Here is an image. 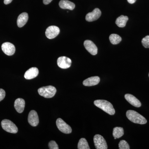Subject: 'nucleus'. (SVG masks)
<instances>
[{
  "label": "nucleus",
  "mask_w": 149,
  "mask_h": 149,
  "mask_svg": "<svg viewBox=\"0 0 149 149\" xmlns=\"http://www.w3.org/2000/svg\"><path fill=\"white\" fill-rule=\"evenodd\" d=\"M94 103L96 107L110 115H113L115 113V110L112 104L107 101L105 100H96L94 101Z\"/></svg>",
  "instance_id": "1"
},
{
  "label": "nucleus",
  "mask_w": 149,
  "mask_h": 149,
  "mask_svg": "<svg viewBox=\"0 0 149 149\" xmlns=\"http://www.w3.org/2000/svg\"><path fill=\"white\" fill-rule=\"evenodd\" d=\"M126 115L128 119L131 122L139 124H145L147 123V120L143 116L135 111H127Z\"/></svg>",
  "instance_id": "2"
},
{
  "label": "nucleus",
  "mask_w": 149,
  "mask_h": 149,
  "mask_svg": "<svg viewBox=\"0 0 149 149\" xmlns=\"http://www.w3.org/2000/svg\"><path fill=\"white\" fill-rule=\"evenodd\" d=\"M38 92L40 95L46 98H51L55 95L56 89L54 86L50 85L39 88Z\"/></svg>",
  "instance_id": "3"
},
{
  "label": "nucleus",
  "mask_w": 149,
  "mask_h": 149,
  "mask_svg": "<svg viewBox=\"0 0 149 149\" xmlns=\"http://www.w3.org/2000/svg\"><path fill=\"white\" fill-rule=\"evenodd\" d=\"M2 127L6 132L11 133H16L18 131V128L16 125L10 120L4 119L1 121Z\"/></svg>",
  "instance_id": "4"
},
{
  "label": "nucleus",
  "mask_w": 149,
  "mask_h": 149,
  "mask_svg": "<svg viewBox=\"0 0 149 149\" xmlns=\"http://www.w3.org/2000/svg\"><path fill=\"white\" fill-rule=\"evenodd\" d=\"M94 143L97 149H107L108 148L106 141L101 135L97 134L94 137Z\"/></svg>",
  "instance_id": "5"
},
{
  "label": "nucleus",
  "mask_w": 149,
  "mask_h": 149,
  "mask_svg": "<svg viewBox=\"0 0 149 149\" xmlns=\"http://www.w3.org/2000/svg\"><path fill=\"white\" fill-rule=\"evenodd\" d=\"M57 127L59 130L65 134H70L72 132L71 127L65 122L61 118H58L56 121Z\"/></svg>",
  "instance_id": "6"
},
{
  "label": "nucleus",
  "mask_w": 149,
  "mask_h": 149,
  "mask_svg": "<svg viewBox=\"0 0 149 149\" xmlns=\"http://www.w3.org/2000/svg\"><path fill=\"white\" fill-rule=\"evenodd\" d=\"M60 33V29L56 26H49L46 29L45 35L48 39H52L56 37Z\"/></svg>",
  "instance_id": "7"
},
{
  "label": "nucleus",
  "mask_w": 149,
  "mask_h": 149,
  "mask_svg": "<svg viewBox=\"0 0 149 149\" xmlns=\"http://www.w3.org/2000/svg\"><path fill=\"white\" fill-rule=\"evenodd\" d=\"M57 63L59 67L62 69H67L71 66L72 61L69 58L65 56H61L58 58Z\"/></svg>",
  "instance_id": "8"
},
{
  "label": "nucleus",
  "mask_w": 149,
  "mask_h": 149,
  "mask_svg": "<svg viewBox=\"0 0 149 149\" xmlns=\"http://www.w3.org/2000/svg\"><path fill=\"white\" fill-rule=\"evenodd\" d=\"M1 49L3 52L8 56L13 55L15 53V47L12 43H4L2 45Z\"/></svg>",
  "instance_id": "9"
},
{
  "label": "nucleus",
  "mask_w": 149,
  "mask_h": 149,
  "mask_svg": "<svg viewBox=\"0 0 149 149\" xmlns=\"http://www.w3.org/2000/svg\"><path fill=\"white\" fill-rule=\"evenodd\" d=\"M102 13L99 8L95 9L93 12L87 14L85 17L86 21L93 22L97 20L101 15Z\"/></svg>",
  "instance_id": "10"
},
{
  "label": "nucleus",
  "mask_w": 149,
  "mask_h": 149,
  "mask_svg": "<svg viewBox=\"0 0 149 149\" xmlns=\"http://www.w3.org/2000/svg\"><path fill=\"white\" fill-rule=\"evenodd\" d=\"M84 45L86 49L93 55H95L97 54V48L91 40H85L84 42Z\"/></svg>",
  "instance_id": "11"
},
{
  "label": "nucleus",
  "mask_w": 149,
  "mask_h": 149,
  "mask_svg": "<svg viewBox=\"0 0 149 149\" xmlns=\"http://www.w3.org/2000/svg\"><path fill=\"white\" fill-rule=\"evenodd\" d=\"M28 122L30 125L35 127L39 124V119L37 112L32 110L29 113L28 117Z\"/></svg>",
  "instance_id": "12"
},
{
  "label": "nucleus",
  "mask_w": 149,
  "mask_h": 149,
  "mask_svg": "<svg viewBox=\"0 0 149 149\" xmlns=\"http://www.w3.org/2000/svg\"><path fill=\"white\" fill-rule=\"evenodd\" d=\"M125 100L133 106L136 107H141V102L133 95L129 94H126L125 95Z\"/></svg>",
  "instance_id": "13"
},
{
  "label": "nucleus",
  "mask_w": 149,
  "mask_h": 149,
  "mask_svg": "<svg viewBox=\"0 0 149 149\" xmlns=\"http://www.w3.org/2000/svg\"><path fill=\"white\" fill-rule=\"evenodd\" d=\"M39 74V70L36 67H32L29 68L25 72L24 77L27 80H31L36 77Z\"/></svg>",
  "instance_id": "14"
},
{
  "label": "nucleus",
  "mask_w": 149,
  "mask_h": 149,
  "mask_svg": "<svg viewBox=\"0 0 149 149\" xmlns=\"http://www.w3.org/2000/svg\"><path fill=\"white\" fill-rule=\"evenodd\" d=\"M100 82V78L98 76H93L87 78L84 80L83 82V85L84 86H95L97 85Z\"/></svg>",
  "instance_id": "15"
},
{
  "label": "nucleus",
  "mask_w": 149,
  "mask_h": 149,
  "mask_svg": "<svg viewBox=\"0 0 149 149\" xmlns=\"http://www.w3.org/2000/svg\"><path fill=\"white\" fill-rule=\"evenodd\" d=\"M25 107V101L22 98H18L15 100L14 107L16 111L19 113H22L24 111Z\"/></svg>",
  "instance_id": "16"
},
{
  "label": "nucleus",
  "mask_w": 149,
  "mask_h": 149,
  "mask_svg": "<svg viewBox=\"0 0 149 149\" xmlns=\"http://www.w3.org/2000/svg\"><path fill=\"white\" fill-rule=\"evenodd\" d=\"M28 19V15L26 13H23L19 15L17 19V25L19 27H23L27 23Z\"/></svg>",
  "instance_id": "17"
},
{
  "label": "nucleus",
  "mask_w": 149,
  "mask_h": 149,
  "mask_svg": "<svg viewBox=\"0 0 149 149\" xmlns=\"http://www.w3.org/2000/svg\"><path fill=\"white\" fill-rule=\"evenodd\" d=\"M59 6L61 8L70 10H73L75 8L74 3L67 0H61L59 3Z\"/></svg>",
  "instance_id": "18"
},
{
  "label": "nucleus",
  "mask_w": 149,
  "mask_h": 149,
  "mask_svg": "<svg viewBox=\"0 0 149 149\" xmlns=\"http://www.w3.org/2000/svg\"><path fill=\"white\" fill-rule=\"evenodd\" d=\"M128 20V16L122 15L116 19V24L118 27H123L126 25V23Z\"/></svg>",
  "instance_id": "19"
},
{
  "label": "nucleus",
  "mask_w": 149,
  "mask_h": 149,
  "mask_svg": "<svg viewBox=\"0 0 149 149\" xmlns=\"http://www.w3.org/2000/svg\"><path fill=\"white\" fill-rule=\"evenodd\" d=\"M124 135V130L121 127H116L113 128V136L114 139H119Z\"/></svg>",
  "instance_id": "20"
},
{
  "label": "nucleus",
  "mask_w": 149,
  "mask_h": 149,
  "mask_svg": "<svg viewBox=\"0 0 149 149\" xmlns=\"http://www.w3.org/2000/svg\"><path fill=\"white\" fill-rule=\"evenodd\" d=\"M109 39L113 45H117L122 40L121 37L117 34H112L110 35Z\"/></svg>",
  "instance_id": "21"
},
{
  "label": "nucleus",
  "mask_w": 149,
  "mask_h": 149,
  "mask_svg": "<svg viewBox=\"0 0 149 149\" xmlns=\"http://www.w3.org/2000/svg\"><path fill=\"white\" fill-rule=\"evenodd\" d=\"M77 148L78 149H90L87 140L84 138H82L80 139L78 142Z\"/></svg>",
  "instance_id": "22"
},
{
  "label": "nucleus",
  "mask_w": 149,
  "mask_h": 149,
  "mask_svg": "<svg viewBox=\"0 0 149 149\" xmlns=\"http://www.w3.org/2000/svg\"><path fill=\"white\" fill-rule=\"evenodd\" d=\"M118 147H119V149H130V148L128 143L124 140H122L119 142Z\"/></svg>",
  "instance_id": "23"
},
{
  "label": "nucleus",
  "mask_w": 149,
  "mask_h": 149,
  "mask_svg": "<svg viewBox=\"0 0 149 149\" xmlns=\"http://www.w3.org/2000/svg\"><path fill=\"white\" fill-rule=\"evenodd\" d=\"M142 44L144 47L149 48V35L146 36L142 39Z\"/></svg>",
  "instance_id": "24"
},
{
  "label": "nucleus",
  "mask_w": 149,
  "mask_h": 149,
  "mask_svg": "<svg viewBox=\"0 0 149 149\" xmlns=\"http://www.w3.org/2000/svg\"><path fill=\"white\" fill-rule=\"evenodd\" d=\"M49 147L50 149H58L59 148L57 144L55 141H51L49 143Z\"/></svg>",
  "instance_id": "25"
},
{
  "label": "nucleus",
  "mask_w": 149,
  "mask_h": 149,
  "mask_svg": "<svg viewBox=\"0 0 149 149\" xmlns=\"http://www.w3.org/2000/svg\"><path fill=\"white\" fill-rule=\"evenodd\" d=\"M6 96V92L4 90L0 88V102L3 100Z\"/></svg>",
  "instance_id": "26"
},
{
  "label": "nucleus",
  "mask_w": 149,
  "mask_h": 149,
  "mask_svg": "<svg viewBox=\"0 0 149 149\" xmlns=\"http://www.w3.org/2000/svg\"><path fill=\"white\" fill-rule=\"evenodd\" d=\"M52 0H43V3L45 5H48L50 3Z\"/></svg>",
  "instance_id": "27"
},
{
  "label": "nucleus",
  "mask_w": 149,
  "mask_h": 149,
  "mask_svg": "<svg viewBox=\"0 0 149 149\" xmlns=\"http://www.w3.org/2000/svg\"><path fill=\"white\" fill-rule=\"evenodd\" d=\"M13 0H4V3L5 4L7 5L10 3Z\"/></svg>",
  "instance_id": "28"
},
{
  "label": "nucleus",
  "mask_w": 149,
  "mask_h": 149,
  "mask_svg": "<svg viewBox=\"0 0 149 149\" xmlns=\"http://www.w3.org/2000/svg\"><path fill=\"white\" fill-rule=\"evenodd\" d=\"M128 3L130 4H133L136 2V0H127Z\"/></svg>",
  "instance_id": "29"
},
{
  "label": "nucleus",
  "mask_w": 149,
  "mask_h": 149,
  "mask_svg": "<svg viewBox=\"0 0 149 149\" xmlns=\"http://www.w3.org/2000/svg\"></svg>",
  "instance_id": "30"
}]
</instances>
